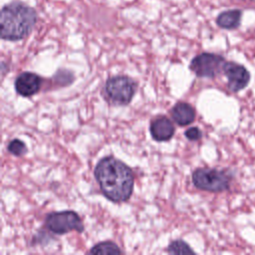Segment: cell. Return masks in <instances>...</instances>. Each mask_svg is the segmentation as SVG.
Instances as JSON below:
<instances>
[{
  "label": "cell",
  "instance_id": "ba28073f",
  "mask_svg": "<svg viewBox=\"0 0 255 255\" xmlns=\"http://www.w3.org/2000/svg\"><path fill=\"white\" fill-rule=\"evenodd\" d=\"M42 86V78L32 72H23L15 80L14 87L18 95L31 97L37 94Z\"/></svg>",
  "mask_w": 255,
  "mask_h": 255
},
{
  "label": "cell",
  "instance_id": "8992f818",
  "mask_svg": "<svg viewBox=\"0 0 255 255\" xmlns=\"http://www.w3.org/2000/svg\"><path fill=\"white\" fill-rule=\"evenodd\" d=\"M226 60L223 56L215 53L204 52L195 56L189 65V69L200 78L214 79L223 73Z\"/></svg>",
  "mask_w": 255,
  "mask_h": 255
},
{
  "label": "cell",
  "instance_id": "4fadbf2b",
  "mask_svg": "<svg viewBox=\"0 0 255 255\" xmlns=\"http://www.w3.org/2000/svg\"><path fill=\"white\" fill-rule=\"evenodd\" d=\"M167 252L169 254H187L194 253V251L189 247V245L183 240L172 241L167 247Z\"/></svg>",
  "mask_w": 255,
  "mask_h": 255
},
{
  "label": "cell",
  "instance_id": "8fae6325",
  "mask_svg": "<svg viewBox=\"0 0 255 255\" xmlns=\"http://www.w3.org/2000/svg\"><path fill=\"white\" fill-rule=\"evenodd\" d=\"M242 12L239 9H231L221 12L216 17V24L218 27L226 30L236 29L240 25Z\"/></svg>",
  "mask_w": 255,
  "mask_h": 255
},
{
  "label": "cell",
  "instance_id": "30bf717a",
  "mask_svg": "<svg viewBox=\"0 0 255 255\" xmlns=\"http://www.w3.org/2000/svg\"><path fill=\"white\" fill-rule=\"evenodd\" d=\"M171 117L178 126H188L195 119V110L189 104L179 102L171 109Z\"/></svg>",
  "mask_w": 255,
  "mask_h": 255
},
{
  "label": "cell",
  "instance_id": "9a60e30c",
  "mask_svg": "<svg viewBox=\"0 0 255 255\" xmlns=\"http://www.w3.org/2000/svg\"><path fill=\"white\" fill-rule=\"evenodd\" d=\"M185 136L187 139L189 140H198L201 136H202V132L201 130L197 128V127H192V128H189L185 130Z\"/></svg>",
  "mask_w": 255,
  "mask_h": 255
},
{
  "label": "cell",
  "instance_id": "6da1fadb",
  "mask_svg": "<svg viewBox=\"0 0 255 255\" xmlns=\"http://www.w3.org/2000/svg\"><path fill=\"white\" fill-rule=\"evenodd\" d=\"M104 195L113 202L129 199L134 184L133 172L128 165L114 156H105L99 160L94 170Z\"/></svg>",
  "mask_w": 255,
  "mask_h": 255
},
{
  "label": "cell",
  "instance_id": "5bb4252c",
  "mask_svg": "<svg viewBox=\"0 0 255 255\" xmlns=\"http://www.w3.org/2000/svg\"><path fill=\"white\" fill-rule=\"evenodd\" d=\"M7 149L11 154L16 156H21L27 152V146L25 142L19 138H14L10 140L7 145Z\"/></svg>",
  "mask_w": 255,
  "mask_h": 255
},
{
  "label": "cell",
  "instance_id": "7a4b0ae2",
  "mask_svg": "<svg viewBox=\"0 0 255 255\" xmlns=\"http://www.w3.org/2000/svg\"><path fill=\"white\" fill-rule=\"evenodd\" d=\"M38 20L36 10L20 0L5 4L0 13V37L5 41H20L30 35Z\"/></svg>",
  "mask_w": 255,
  "mask_h": 255
},
{
  "label": "cell",
  "instance_id": "7c38bea8",
  "mask_svg": "<svg viewBox=\"0 0 255 255\" xmlns=\"http://www.w3.org/2000/svg\"><path fill=\"white\" fill-rule=\"evenodd\" d=\"M92 254H121V248L113 241H103L96 244L90 250Z\"/></svg>",
  "mask_w": 255,
  "mask_h": 255
},
{
  "label": "cell",
  "instance_id": "5b68a950",
  "mask_svg": "<svg viewBox=\"0 0 255 255\" xmlns=\"http://www.w3.org/2000/svg\"><path fill=\"white\" fill-rule=\"evenodd\" d=\"M46 227L53 233L66 234L71 231L83 232L84 224L79 214L72 210L55 211L47 214L45 218Z\"/></svg>",
  "mask_w": 255,
  "mask_h": 255
},
{
  "label": "cell",
  "instance_id": "277c9868",
  "mask_svg": "<svg viewBox=\"0 0 255 255\" xmlns=\"http://www.w3.org/2000/svg\"><path fill=\"white\" fill-rule=\"evenodd\" d=\"M192 182L200 190L222 192L229 189L231 175L226 170L201 167L193 171Z\"/></svg>",
  "mask_w": 255,
  "mask_h": 255
},
{
  "label": "cell",
  "instance_id": "52a82bcc",
  "mask_svg": "<svg viewBox=\"0 0 255 255\" xmlns=\"http://www.w3.org/2000/svg\"><path fill=\"white\" fill-rule=\"evenodd\" d=\"M223 74L227 78L228 89L233 93L243 90L250 82L248 70L235 62H226L223 67Z\"/></svg>",
  "mask_w": 255,
  "mask_h": 255
},
{
  "label": "cell",
  "instance_id": "9c48e42d",
  "mask_svg": "<svg viewBox=\"0 0 255 255\" xmlns=\"http://www.w3.org/2000/svg\"><path fill=\"white\" fill-rule=\"evenodd\" d=\"M149 131L154 140L166 141L173 136L174 126L165 116H158L150 122Z\"/></svg>",
  "mask_w": 255,
  "mask_h": 255
},
{
  "label": "cell",
  "instance_id": "3957f363",
  "mask_svg": "<svg viewBox=\"0 0 255 255\" xmlns=\"http://www.w3.org/2000/svg\"><path fill=\"white\" fill-rule=\"evenodd\" d=\"M136 91V83L128 76H114L107 80L103 95L105 99L114 104L125 106L130 103Z\"/></svg>",
  "mask_w": 255,
  "mask_h": 255
}]
</instances>
